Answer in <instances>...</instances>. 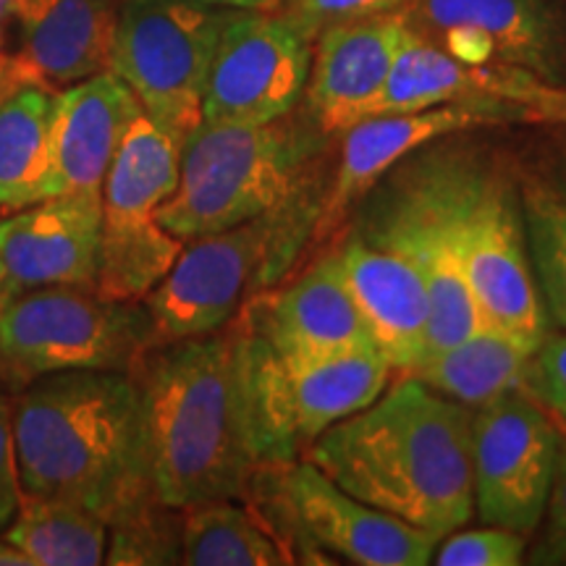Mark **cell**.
<instances>
[{
    "label": "cell",
    "instance_id": "4316f807",
    "mask_svg": "<svg viewBox=\"0 0 566 566\" xmlns=\"http://www.w3.org/2000/svg\"><path fill=\"white\" fill-rule=\"evenodd\" d=\"M181 564L275 566L292 558L247 509L218 499L181 509Z\"/></svg>",
    "mask_w": 566,
    "mask_h": 566
},
{
    "label": "cell",
    "instance_id": "52a82bcc",
    "mask_svg": "<svg viewBox=\"0 0 566 566\" xmlns=\"http://www.w3.org/2000/svg\"><path fill=\"white\" fill-rule=\"evenodd\" d=\"M150 346L153 325L142 302H111L84 286L40 289L3 310L0 380L19 391L53 373H132Z\"/></svg>",
    "mask_w": 566,
    "mask_h": 566
},
{
    "label": "cell",
    "instance_id": "d590c367",
    "mask_svg": "<svg viewBox=\"0 0 566 566\" xmlns=\"http://www.w3.org/2000/svg\"><path fill=\"white\" fill-rule=\"evenodd\" d=\"M527 171H533L566 200V126H551L548 137L533 150Z\"/></svg>",
    "mask_w": 566,
    "mask_h": 566
},
{
    "label": "cell",
    "instance_id": "5b68a950",
    "mask_svg": "<svg viewBox=\"0 0 566 566\" xmlns=\"http://www.w3.org/2000/svg\"><path fill=\"white\" fill-rule=\"evenodd\" d=\"M317 208L321 202L296 192L265 216L184 242L171 271L142 300L153 346L226 328L258 286L292 263L302 233L315 229Z\"/></svg>",
    "mask_w": 566,
    "mask_h": 566
},
{
    "label": "cell",
    "instance_id": "5bb4252c",
    "mask_svg": "<svg viewBox=\"0 0 566 566\" xmlns=\"http://www.w3.org/2000/svg\"><path fill=\"white\" fill-rule=\"evenodd\" d=\"M401 17L470 66L522 69L566 84V19L551 0H412Z\"/></svg>",
    "mask_w": 566,
    "mask_h": 566
},
{
    "label": "cell",
    "instance_id": "603a6c76",
    "mask_svg": "<svg viewBox=\"0 0 566 566\" xmlns=\"http://www.w3.org/2000/svg\"><path fill=\"white\" fill-rule=\"evenodd\" d=\"M533 346L520 338L485 328L454 346L428 354L405 378L420 380L430 391L480 409L516 388H525Z\"/></svg>",
    "mask_w": 566,
    "mask_h": 566
},
{
    "label": "cell",
    "instance_id": "f35d334b",
    "mask_svg": "<svg viewBox=\"0 0 566 566\" xmlns=\"http://www.w3.org/2000/svg\"><path fill=\"white\" fill-rule=\"evenodd\" d=\"M13 87H17V82H13V74H11L9 63L0 61V97H3L6 92L13 90Z\"/></svg>",
    "mask_w": 566,
    "mask_h": 566
},
{
    "label": "cell",
    "instance_id": "7a4b0ae2",
    "mask_svg": "<svg viewBox=\"0 0 566 566\" xmlns=\"http://www.w3.org/2000/svg\"><path fill=\"white\" fill-rule=\"evenodd\" d=\"M472 417L475 409L401 375L370 407L317 436L307 462L354 499L446 537L475 514Z\"/></svg>",
    "mask_w": 566,
    "mask_h": 566
},
{
    "label": "cell",
    "instance_id": "1f68e13d",
    "mask_svg": "<svg viewBox=\"0 0 566 566\" xmlns=\"http://www.w3.org/2000/svg\"><path fill=\"white\" fill-rule=\"evenodd\" d=\"M525 391L537 405L566 420V334H548L527 365Z\"/></svg>",
    "mask_w": 566,
    "mask_h": 566
},
{
    "label": "cell",
    "instance_id": "ac0fdd59",
    "mask_svg": "<svg viewBox=\"0 0 566 566\" xmlns=\"http://www.w3.org/2000/svg\"><path fill=\"white\" fill-rule=\"evenodd\" d=\"M237 315L254 336L286 359L375 349L338 252L315 260L310 271L281 292L252 294Z\"/></svg>",
    "mask_w": 566,
    "mask_h": 566
},
{
    "label": "cell",
    "instance_id": "74e56055",
    "mask_svg": "<svg viewBox=\"0 0 566 566\" xmlns=\"http://www.w3.org/2000/svg\"><path fill=\"white\" fill-rule=\"evenodd\" d=\"M0 566H32V562L21 554L19 548L9 546L6 541H0Z\"/></svg>",
    "mask_w": 566,
    "mask_h": 566
},
{
    "label": "cell",
    "instance_id": "8fae6325",
    "mask_svg": "<svg viewBox=\"0 0 566 566\" xmlns=\"http://www.w3.org/2000/svg\"><path fill=\"white\" fill-rule=\"evenodd\" d=\"M229 9L189 0H124L111 71L176 145L202 124L212 53Z\"/></svg>",
    "mask_w": 566,
    "mask_h": 566
},
{
    "label": "cell",
    "instance_id": "4fadbf2b",
    "mask_svg": "<svg viewBox=\"0 0 566 566\" xmlns=\"http://www.w3.org/2000/svg\"><path fill=\"white\" fill-rule=\"evenodd\" d=\"M564 438L525 388L472 417V495L483 525L533 535L546 514Z\"/></svg>",
    "mask_w": 566,
    "mask_h": 566
},
{
    "label": "cell",
    "instance_id": "f546056e",
    "mask_svg": "<svg viewBox=\"0 0 566 566\" xmlns=\"http://www.w3.org/2000/svg\"><path fill=\"white\" fill-rule=\"evenodd\" d=\"M527 556V537L514 530L485 525L478 530H454L441 537L433 551L438 566H520Z\"/></svg>",
    "mask_w": 566,
    "mask_h": 566
},
{
    "label": "cell",
    "instance_id": "8992f818",
    "mask_svg": "<svg viewBox=\"0 0 566 566\" xmlns=\"http://www.w3.org/2000/svg\"><path fill=\"white\" fill-rule=\"evenodd\" d=\"M446 174L462 268L488 328L537 349L551 323L530 265L520 181L478 155L451 150Z\"/></svg>",
    "mask_w": 566,
    "mask_h": 566
},
{
    "label": "cell",
    "instance_id": "e575fe53",
    "mask_svg": "<svg viewBox=\"0 0 566 566\" xmlns=\"http://www.w3.org/2000/svg\"><path fill=\"white\" fill-rule=\"evenodd\" d=\"M13 394L17 391L0 380V535L17 516L21 501L17 446H13Z\"/></svg>",
    "mask_w": 566,
    "mask_h": 566
},
{
    "label": "cell",
    "instance_id": "2e32d148",
    "mask_svg": "<svg viewBox=\"0 0 566 566\" xmlns=\"http://www.w3.org/2000/svg\"><path fill=\"white\" fill-rule=\"evenodd\" d=\"M283 501L307 541L357 566H424L441 537L338 488L313 462H286Z\"/></svg>",
    "mask_w": 566,
    "mask_h": 566
},
{
    "label": "cell",
    "instance_id": "8d00e7d4",
    "mask_svg": "<svg viewBox=\"0 0 566 566\" xmlns=\"http://www.w3.org/2000/svg\"><path fill=\"white\" fill-rule=\"evenodd\" d=\"M197 6H210V9H229V11H271L281 9L283 0H189Z\"/></svg>",
    "mask_w": 566,
    "mask_h": 566
},
{
    "label": "cell",
    "instance_id": "4dcf8cb0",
    "mask_svg": "<svg viewBox=\"0 0 566 566\" xmlns=\"http://www.w3.org/2000/svg\"><path fill=\"white\" fill-rule=\"evenodd\" d=\"M495 101L514 111V122L566 126V84H548L522 69H499Z\"/></svg>",
    "mask_w": 566,
    "mask_h": 566
},
{
    "label": "cell",
    "instance_id": "cb8c5ba5",
    "mask_svg": "<svg viewBox=\"0 0 566 566\" xmlns=\"http://www.w3.org/2000/svg\"><path fill=\"white\" fill-rule=\"evenodd\" d=\"M495 82L499 66H470L412 32L388 71L384 90L367 105L365 118L417 113L449 103L495 101Z\"/></svg>",
    "mask_w": 566,
    "mask_h": 566
},
{
    "label": "cell",
    "instance_id": "44dd1931",
    "mask_svg": "<svg viewBox=\"0 0 566 566\" xmlns=\"http://www.w3.org/2000/svg\"><path fill=\"white\" fill-rule=\"evenodd\" d=\"M124 0H27L13 82L59 92L111 71Z\"/></svg>",
    "mask_w": 566,
    "mask_h": 566
},
{
    "label": "cell",
    "instance_id": "d6a6232c",
    "mask_svg": "<svg viewBox=\"0 0 566 566\" xmlns=\"http://www.w3.org/2000/svg\"><path fill=\"white\" fill-rule=\"evenodd\" d=\"M412 0H283L281 9L289 11L315 34L338 21L378 17V13L401 11Z\"/></svg>",
    "mask_w": 566,
    "mask_h": 566
},
{
    "label": "cell",
    "instance_id": "ffe728a7",
    "mask_svg": "<svg viewBox=\"0 0 566 566\" xmlns=\"http://www.w3.org/2000/svg\"><path fill=\"white\" fill-rule=\"evenodd\" d=\"M139 113L142 105L134 92L113 71L55 92L48 200L63 195H103L122 137Z\"/></svg>",
    "mask_w": 566,
    "mask_h": 566
},
{
    "label": "cell",
    "instance_id": "ba28073f",
    "mask_svg": "<svg viewBox=\"0 0 566 566\" xmlns=\"http://www.w3.org/2000/svg\"><path fill=\"white\" fill-rule=\"evenodd\" d=\"M357 233L399 252L420 273L430 302L428 349L422 357L488 328L459 254L443 150L420 155L405 171L396 168L378 200L370 202V216L363 218Z\"/></svg>",
    "mask_w": 566,
    "mask_h": 566
},
{
    "label": "cell",
    "instance_id": "d4e9b609",
    "mask_svg": "<svg viewBox=\"0 0 566 566\" xmlns=\"http://www.w3.org/2000/svg\"><path fill=\"white\" fill-rule=\"evenodd\" d=\"M53 97L40 84L0 97V216L48 200Z\"/></svg>",
    "mask_w": 566,
    "mask_h": 566
},
{
    "label": "cell",
    "instance_id": "484cf974",
    "mask_svg": "<svg viewBox=\"0 0 566 566\" xmlns=\"http://www.w3.org/2000/svg\"><path fill=\"white\" fill-rule=\"evenodd\" d=\"M0 541L19 548L32 566H97L108 551L103 514L63 499H21Z\"/></svg>",
    "mask_w": 566,
    "mask_h": 566
},
{
    "label": "cell",
    "instance_id": "6da1fadb",
    "mask_svg": "<svg viewBox=\"0 0 566 566\" xmlns=\"http://www.w3.org/2000/svg\"><path fill=\"white\" fill-rule=\"evenodd\" d=\"M150 485L163 504L244 499L263 467L239 317L208 336L150 346L132 367Z\"/></svg>",
    "mask_w": 566,
    "mask_h": 566
},
{
    "label": "cell",
    "instance_id": "83f0119b",
    "mask_svg": "<svg viewBox=\"0 0 566 566\" xmlns=\"http://www.w3.org/2000/svg\"><path fill=\"white\" fill-rule=\"evenodd\" d=\"M516 181L537 294L548 323L566 328V200L527 168Z\"/></svg>",
    "mask_w": 566,
    "mask_h": 566
},
{
    "label": "cell",
    "instance_id": "836d02e7",
    "mask_svg": "<svg viewBox=\"0 0 566 566\" xmlns=\"http://www.w3.org/2000/svg\"><path fill=\"white\" fill-rule=\"evenodd\" d=\"M543 533L527 551L525 562L566 566V441L558 454L554 488H551L546 514H543Z\"/></svg>",
    "mask_w": 566,
    "mask_h": 566
},
{
    "label": "cell",
    "instance_id": "7c38bea8",
    "mask_svg": "<svg viewBox=\"0 0 566 566\" xmlns=\"http://www.w3.org/2000/svg\"><path fill=\"white\" fill-rule=\"evenodd\" d=\"M315 34L283 9L231 11L212 53L202 124H271L304 97Z\"/></svg>",
    "mask_w": 566,
    "mask_h": 566
},
{
    "label": "cell",
    "instance_id": "277c9868",
    "mask_svg": "<svg viewBox=\"0 0 566 566\" xmlns=\"http://www.w3.org/2000/svg\"><path fill=\"white\" fill-rule=\"evenodd\" d=\"M289 116L258 126H197L181 145L179 187L155 212L163 229L189 242L265 216L302 192L325 134Z\"/></svg>",
    "mask_w": 566,
    "mask_h": 566
},
{
    "label": "cell",
    "instance_id": "e0dca14e",
    "mask_svg": "<svg viewBox=\"0 0 566 566\" xmlns=\"http://www.w3.org/2000/svg\"><path fill=\"white\" fill-rule=\"evenodd\" d=\"M514 122V111L495 101L449 103L417 113H396V116H375L354 124L338 137L342 142V163L334 176L325 200H321L315 218V239L328 237L342 226L352 205L363 202L378 187L386 174L401 166L409 155L422 150L430 142Z\"/></svg>",
    "mask_w": 566,
    "mask_h": 566
},
{
    "label": "cell",
    "instance_id": "7402d4cb",
    "mask_svg": "<svg viewBox=\"0 0 566 566\" xmlns=\"http://www.w3.org/2000/svg\"><path fill=\"white\" fill-rule=\"evenodd\" d=\"M346 283L370 328L375 349L405 375L428 349V289L409 260L354 233L338 247Z\"/></svg>",
    "mask_w": 566,
    "mask_h": 566
},
{
    "label": "cell",
    "instance_id": "ab89813d",
    "mask_svg": "<svg viewBox=\"0 0 566 566\" xmlns=\"http://www.w3.org/2000/svg\"><path fill=\"white\" fill-rule=\"evenodd\" d=\"M6 307H9V300H6L3 292H0V317H3V310H6Z\"/></svg>",
    "mask_w": 566,
    "mask_h": 566
},
{
    "label": "cell",
    "instance_id": "3957f363",
    "mask_svg": "<svg viewBox=\"0 0 566 566\" xmlns=\"http://www.w3.org/2000/svg\"><path fill=\"white\" fill-rule=\"evenodd\" d=\"M13 446L21 499L74 501L108 522L153 488L132 373H53L19 388Z\"/></svg>",
    "mask_w": 566,
    "mask_h": 566
},
{
    "label": "cell",
    "instance_id": "9c48e42d",
    "mask_svg": "<svg viewBox=\"0 0 566 566\" xmlns=\"http://www.w3.org/2000/svg\"><path fill=\"white\" fill-rule=\"evenodd\" d=\"M181 147L145 111L129 124L103 184V226L95 292L142 302L171 271L184 242L155 212L179 187Z\"/></svg>",
    "mask_w": 566,
    "mask_h": 566
},
{
    "label": "cell",
    "instance_id": "30bf717a",
    "mask_svg": "<svg viewBox=\"0 0 566 566\" xmlns=\"http://www.w3.org/2000/svg\"><path fill=\"white\" fill-rule=\"evenodd\" d=\"M244 331L247 386L263 467L294 462L331 424L370 407L391 380V365L378 349L286 359L247 325Z\"/></svg>",
    "mask_w": 566,
    "mask_h": 566
},
{
    "label": "cell",
    "instance_id": "9a60e30c",
    "mask_svg": "<svg viewBox=\"0 0 566 566\" xmlns=\"http://www.w3.org/2000/svg\"><path fill=\"white\" fill-rule=\"evenodd\" d=\"M103 195H63L0 218V292L53 286L95 289Z\"/></svg>",
    "mask_w": 566,
    "mask_h": 566
},
{
    "label": "cell",
    "instance_id": "f1b7e54d",
    "mask_svg": "<svg viewBox=\"0 0 566 566\" xmlns=\"http://www.w3.org/2000/svg\"><path fill=\"white\" fill-rule=\"evenodd\" d=\"M105 564H181V509L155 495H134L108 520Z\"/></svg>",
    "mask_w": 566,
    "mask_h": 566
},
{
    "label": "cell",
    "instance_id": "d6986e66",
    "mask_svg": "<svg viewBox=\"0 0 566 566\" xmlns=\"http://www.w3.org/2000/svg\"><path fill=\"white\" fill-rule=\"evenodd\" d=\"M409 34L401 11L338 21L317 32L304 101L325 137L363 122Z\"/></svg>",
    "mask_w": 566,
    "mask_h": 566
}]
</instances>
